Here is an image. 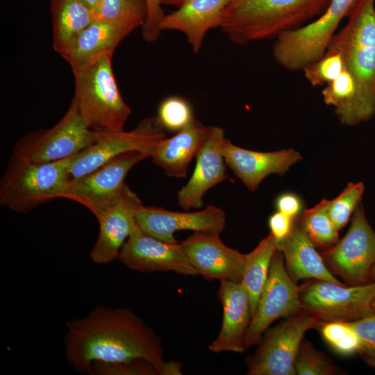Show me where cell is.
<instances>
[{
  "instance_id": "6da1fadb",
  "label": "cell",
  "mask_w": 375,
  "mask_h": 375,
  "mask_svg": "<svg viewBox=\"0 0 375 375\" xmlns=\"http://www.w3.org/2000/svg\"><path fill=\"white\" fill-rule=\"evenodd\" d=\"M64 347L67 362L81 374H92L94 362L145 359L159 374H181V364L165 362L159 336L126 308L97 306L88 316L66 322Z\"/></svg>"
},
{
  "instance_id": "7a4b0ae2",
  "label": "cell",
  "mask_w": 375,
  "mask_h": 375,
  "mask_svg": "<svg viewBox=\"0 0 375 375\" xmlns=\"http://www.w3.org/2000/svg\"><path fill=\"white\" fill-rule=\"evenodd\" d=\"M331 0H231L220 27L231 42L247 44L301 26L319 16Z\"/></svg>"
},
{
  "instance_id": "3957f363",
  "label": "cell",
  "mask_w": 375,
  "mask_h": 375,
  "mask_svg": "<svg viewBox=\"0 0 375 375\" xmlns=\"http://www.w3.org/2000/svg\"><path fill=\"white\" fill-rule=\"evenodd\" d=\"M113 53L100 55L72 68L75 85L72 100L85 122L95 131L123 130L131 112L115 80Z\"/></svg>"
},
{
  "instance_id": "277c9868",
  "label": "cell",
  "mask_w": 375,
  "mask_h": 375,
  "mask_svg": "<svg viewBox=\"0 0 375 375\" xmlns=\"http://www.w3.org/2000/svg\"><path fill=\"white\" fill-rule=\"evenodd\" d=\"M75 156L49 162L11 156L0 181V204L26 213L56 199H65Z\"/></svg>"
},
{
  "instance_id": "5b68a950",
  "label": "cell",
  "mask_w": 375,
  "mask_h": 375,
  "mask_svg": "<svg viewBox=\"0 0 375 375\" xmlns=\"http://www.w3.org/2000/svg\"><path fill=\"white\" fill-rule=\"evenodd\" d=\"M357 0H331L325 11L310 24L277 35L273 55L289 71L303 70L326 52L342 19Z\"/></svg>"
},
{
  "instance_id": "8992f818",
  "label": "cell",
  "mask_w": 375,
  "mask_h": 375,
  "mask_svg": "<svg viewBox=\"0 0 375 375\" xmlns=\"http://www.w3.org/2000/svg\"><path fill=\"white\" fill-rule=\"evenodd\" d=\"M74 100L60 121L50 128L31 131L12 149V157L35 162H49L74 156L97 139Z\"/></svg>"
},
{
  "instance_id": "52a82bcc",
  "label": "cell",
  "mask_w": 375,
  "mask_h": 375,
  "mask_svg": "<svg viewBox=\"0 0 375 375\" xmlns=\"http://www.w3.org/2000/svg\"><path fill=\"white\" fill-rule=\"evenodd\" d=\"M301 311L319 322H352L375 312V281L360 285L310 279L299 286Z\"/></svg>"
},
{
  "instance_id": "ba28073f",
  "label": "cell",
  "mask_w": 375,
  "mask_h": 375,
  "mask_svg": "<svg viewBox=\"0 0 375 375\" xmlns=\"http://www.w3.org/2000/svg\"><path fill=\"white\" fill-rule=\"evenodd\" d=\"M318 319L305 311L267 328L256 351L246 359L249 375H295V360L304 334Z\"/></svg>"
},
{
  "instance_id": "9c48e42d",
  "label": "cell",
  "mask_w": 375,
  "mask_h": 375,
  "mask_svg": "<svg viewBox=\"0 0 375 375\" xmlns=\"http://www.w3.org/2000/svg\"><path fill=\"white\" fill-rule=\"evenodd\" d=\"M322 256L330 271L349 285L370 282V272L375 264V231L361 203L352 215L346 235L322 250Z\"/></svg>"
},
{
  "instance_id": "30bf717a",
  "label": "cell",
  "mask_w": 375,
  "mask_h": 375,
  "mask_svg": "<svg viewBox=\"0 0 375 375\" xmlns=\"http://www.w3.org/2000/svg\"><path fill=\"white\" fill-rule=\"evenodd\" d=\"M156 117L142 119L131 131L97 132L96 140L76 154L71 164L72 178L85 175L102 166L115 157L133 151L150 153L167 138Z\"/></svg>"
},
{
  "instance_id": "8fae6325",
  "label": "cell",
  "mask_w": 375,
  "mask_h": 375,
  "mask_svg": "<svg viewBox=\"0 0 375 375\" xmlns=\"http://www.w3.org/2000/svg\"><path fill=\"white\" fill-rule=\"evenodd\" d=\"M149 157L147 152L128 151L85 175L72 178L65 199L81 203L98 220L122 193L131 169Z\"/></svg>"
},
{
  "instance_id": "7c38bea8",
  "label": "cell",
  "mask_w": 375,
  "mask_h": 375,
  "mask_svg": "<svg viewBox=\"0 0 375 375\" xmlns=\"http://www.w3.org/2000/svg\"><path fill=\"white\" fill-rule=\"evenodd\" d=\"M301 311L298 287L287 272L281 251L274 253L267 282L247 331V349L257 342L270 324Z\"/></svg>"
},
{
  "instance_id": "4fadbf2b",
  "label": "cell",
  "mask_w": 375,
  "mask_h": 375,
  "mask_svg": "<svg viewBox=\"0 0 375 375\" xmlns=\"http://www.w3.org/2000/svg\"><path fill=\"white\" fill-rule=\"evenodd\" d=\"M118 259L128 269L140 272L171 271L185 276L199 275L181 242L160 240L142 231L138 226L122 247Z\"/></svg>"
},
{
  "instance_id": "5bb4252c",
  "label": "cell",
  "mask_w": 375,
  "mask_h": 375,
  "mask_svg": "<svg viewBox=\"0 0 375 375\" xmlns=\"http://www.w3.org/2000/svg\"><path fill=\"white\" fill-rule=\"evenodd\" d=\"M181 243L199 275L208 280L241 282L246 254L227 247L219 233L194 232Z\"/></svg>"
},
{
  "instance_id": "9a60e30c",
  "label": "cell",
  "mask_w": 375,
  "mask_h": 375,
  "mask_svg": "<svg viewBox=\"0 0 375 375\" xmlns=\"http://www.w3.org/2000/svg\"><path fill=\"white\" fill-rule=\"evenodd\" d=\"M138 227L146 233L166 242H177L174 233L181 230L221 233L226 217L222 209L208 205L193 212H174L165 208L142 206L136 216Z\"/></svg>"
},
{
  "instance_id": "2e32d148",
  "label": "cell",
  "mask_w": 375,
  "mask_h": 375,
  "mask_svg": "<svg viewBox=\"0 0 375 375\" xmlns=\"http://www.w3.org/2000/svg\"><path fill=\"white\" fill-rule=\"evenodd\" d=\"M143 206L127 185L117 199L98 219L99 233L90 258L97 264H107L118 258L120 250L137 228L136 216Z\"/></svg>"
},
{
  "instance_id": "e0dca14e",
  "label": "cell",
  "mask_w": 375,
  "mask_h": 375,
  "mask_svg": "<svg viewBox=\"0 0 375 375\" xmlns=\"http://www.w3.org/2000/svg\"><path fill=\"white\" fill-rule=\"evenodd\" d=\"M223 128L210 126L208 138L196 156L194 172L176 194L178 206L185 210L199 209L208 190L227 178L222 145Z\"/></svg>"
},
{
  "instance_id": "ac0fdd59",
  "label": "cell",
  "mask_w": 375,
  "mask_h": 375,
  "mask_svg": "<svg viewBox=\"0 0 375 375\" xmlns=\"http://www.w3.org/2000/svg\"><path fill=\"white\" fill-rule=\"evenodd\" d=\"M222 153L226 165L251 192L270 174L284 175L294 164L302 160L294 149L262 152L246 149L225 138Z\"/></svg>"
},
{
  "instance_id": "d6986e66",
  "label": "cell",
  "mask_w": 375,
  "mask_h": 375,
  "mask_svg": "<svg viewBox=\"0 0 375 375\" xmlns=\"http://www.w3.org/2000/svg\"><path fill=\"white\" fill-rule=\"evenodd\" d=\"M217 296L223 308L222 323L208 349L213 353H242L247 349L244 338L253 317L248 294L240 283L222 281Z\"/></svg>"
},
{
  "instance_id": "ffe728a7",
  "label": "cell",
  "mask_w": 375,
  "mask_h": 375,
  "mask_svg": "<svg viewBox=\"0 0 375 375\" xmlns=\"http://www.w3.org/2000/svg\"><path fill=\"white\" fill-rule=\"evenodd\" d=\"M337 52L342 55L344 66L351 73L356 85L351 102L338 117L341 124L353 126L375 115V48H352Z\"/></svg>"
},
{
  "instance_id": "44dd1931",
  "label": "cell",
  "mask_w": 375,
  "mask_h": 375,
  "mask_svg": "<svg viewBox=\"0 0 375 375\" xmlns=\"http://www.w3.org/2000/svg\"><path fill=\"white\" fill-rule=\"evenodd\" d=\"M231 0H187L176 11L165 15L161 31L184 33L195 53L200 51L206 33L219 26L223 12Z\"/></svg>"
},
{
  "instance_id": "7402d4cb",
  "label": "cell",
  "mask_w": 375,
  "mask_h": 375,
  "mask_svg": "<svg viewBox=\"0 0 375 375\" xmlns=\"http://www.w3.org/2000/svg\"><path fill=\"white\" fill-rule=\"evenodd\" d=\"M210 126L194 118L170 138H165L151 153L152 161L169 177L185 178L190 162L206 142Z\"/></svg>"
},
{
  "instance_id": "603a6c76",
  "label": "cell",
  "mask_w": 375,
  "mask_h": 375,
  "mask_svg": "<svg viewBox=\"0 0 375 375\" xmlns=\"http://www.w3.org/2000/svg\"><path fill=\"white\" fill-rule=\"evenodd\" d=\"M276 243L282 253L287 272L294 283L303 279H318L342 283L328 268L316 247L295 219L290 235Z\"/></svg>"
},
{
  "instance_id": "cb8c5ba5",
  "label": "cell",
  "mask_w": 375,
  "mask_h": 375,
  "mask_svg": "<svg viewBox=\"0 0 375 375\" xmlns=\"http://www.w3.org/2000/svg\"><path fill=\"white\" fill-rule=\"evenodd\" d=\"M134 29L126 24L95 19L61 56L72 68L83 65L100 55L114 53L118 44Z\"/></svg>"
},
{
  "instance_id": "d4e9b609",
  "label": "cell",
  "mask_w": 375,
  "mask_h": 375,
  "mask_svg": "<svg viewBox=\"0 0 375 375\" xmlns=\"http://www.w3.org/2000/svg\"><path fill=\"white\" fill-rule=\"evenodd\" d=\"M52 46L62 56L95 19L94 10L82 0H51Z\"/></svg>"
},
{
  "instance_id": "484cf974",
  "label": "cell",
  "mask_w": 375,
  "mask_h": 375,
  "mask_svg": "<svg viewBox=\"0 0 375 375\" xmlns=\"http://www.w3.org/2000/svg\"><path fill=\"white\" fill-rule=\"evenodd\" d=\"M375 0H357L347 24L336 33L326 51L375 48Z\"/></svg>"
},
{
  "instance_id": "4316f807",
  "label": "cell",
  "mask_w": 375,
  "mask_h": 375,
  "mask_svg": "<svg viewBox=\"0 0 375 375\" xmlns=\"http://www.w3.org/2000/svg\"><path fill=\"white\" fill-rule=\"evenodd\" d=\"M276 249V241L269 233L250 253L246 254L240 283L249 297L253 316L267 282L271 262Z\"/></svg>"
},
{
  "instance_id": "83f0119b",
  "label": "cell",
  "mask_w": 375,
  "mask_h": 375,
  "mask_svg": "<svg viewBox=\"0 0 375 375\" xmlns=\"http://www.w3.org/2000/svg\"><path fill=\"white\" fill-rule=\"evenodd\" d=\"M295 221L313 244L322 250L331 247L339 240V230L328 214L326 199L312 208L302 210Z\"/></svg>"
},
{
  "instance_id": "f1b7e54d",
  "label": "cell",
  "mask_w": 375,
  "mask_h": 375,
  "mask_svg": "<svg viewBox=\"0 0 375 375\" xmlns=\"http://www.w3.org/2000/svg\"><path fill=\"white\" fill-rule=\"evenodd\" d=\"M96 19L142 27L147 17L145 0H99L94 9Z\"/></svg>"
},
{
  "instance_id": "f546056e",
  "label": "cell",
  "mask_w": 375,
  "mask_h": 375,
  "mask_svg": "<svg viewBox=\"0 0 375 375\" xmlns=\"http://www.w3.org/2000/svg\"><path fill=\"white\" fill-rule=\"evenodd\" d=\"M325 342L338 353L351 356L358 353L360 341L349 322H319L316 326Z\"/></svg>"
},
{
  "instance_id": "4dcf8cb0",
  "label": "cell",
  "mask_w": 375,
  "mask_h": 375,
  "mask_svg": "<svg viewBox=\"0 0 375 375\" xmlns=\"http://www.w3.org/2000/svg\"><path fill=\"white\" fill-rule=\"evenodd\" d=\"M364 190L362 182H351L338 197L332 200L326 199L328 214L338 230L348 224L357 206L361 203Z\"/></svg>"
},
{
  "instance_id": "1f68e13d",
  "label": "cell",
  "mask_w": 375,
  "mask_h": 375,
  "mask_svg": "<svg viewBox=\"0 0 375 375\" xmlns=\"http://www.w3.org/2000/svg\"><path fill=\"white\" fill-rule=\"evenodd\" d=\"M296 374L334 375L340 369L322 352L314 348L308 340L303 339L294 363Z\"/></svg>"
},
{
  "instance_id": "d6a6232c",
  "label": "cell",
  "mask_w": 375,
  "mask_h": 375,
  "mask_svg": "<svg viewBox=\"0 0 375 375\" xmlns=\"http://www.w3.org/2000/svg\"><path fill=\"white\" fill-rule=\"evenodd\" d=\"M164 129L178 131L193 119L190 103L179 97H169L159 105L156 116Z\"/></svg>"
},
{
  "instance_id": "836d02e7",
  "label": "cell",
  "mask_w": 375,
  "mask_h": 375,
  "mask_svg": "<svg viewBox=\"0 0 375 375\" xmlns=\"http://www.w3.org/2000/svg\"><path fill=\"white\" fill-rule=\"evenodd\" d=\"M345 68L342 55L326 51L318 60L303 69L306 80L314 87L327 85L335 80Z\"/></svg>"
},
{
  "instance_id": "e575fe53",
  "label": "cell",
  "mask_w": 375,
  "mask_h": 375,
  "mask_svg": "<svg viewBox=\"0 0 375 375\" xmlns=\"http://www.w3.org/2000/svg\"><path fill=\"white\" fill-rule=\"evenodd\" d=\"M355 91L354 78L345 67L335 80L326 85L322 94L324 103L333 106L336 115L339 117L351 102Z\"/></svg>"
},
{
  "instance_id": "d590c367",
  "label": "cell",
  "mask_w": 375,
  "mask_h": 375,
  "mask_svg": "<svg viewBox=\"0 0 375 375\" xmlns=\"http://www.w3.org/2000/svg\"><path fill=\"white\" fill-rule=\"evenodd\" d=\"M91 371L92 375L160 374L154 365L143 358L119 362H94Z\"/></svg>"
},
{
  "instance_id": "8d00e7d4",
  "label": "cell",
  "mask_w": 375,
  "mask_h": 375,
  "mask_svg": "<svg viewBox=\"0 0 375 375\" xmlns=\"http://www.w3.org/2000/svg\"><path fill=\"white\" fill-rule=\"evenodd\" d=\"M349 323L360 338V346L358 353L369 366L375 369V312Z\"/></svg>"
},
{
  "instance_id": "74e56055",
  "label": "cell",
  "mask_w": 375,
  "mask_h": 375,
  "mask_svg": "<svg viewBox=\"0 0 375 375\" xmlns=\"http://www.w3.org/2000/svg\"><path fill=\"white\" fill-rule=\"evenodd\" d=\"M147 17L142 27V37L147 42H155L160 35V24L165 14L160 0H145Z\"/></svg>"
},
{
  "instance_id": "f35d334b",
  "label": "cell",
  "mask_w": 375,
  "mask_h": 375,
  "mask_svg": "<svg viewBox=\"0 0 375 375\" xmlns=\"http://www.w3.org/2000/svg\"><path fill=\"white\" fill-rule=\"evenodd\" d=\"M294 224V219L277 210L268 219L270 234L276 242L284 240L290 235Z\"/></svg>"
},
{
  "instance_id": "ab89813d",
  "label": "cell",
  "mask_w": 375,
  "mask_h": 375,
  "mask_svg": "<svg viewBox=\"0 0 375 375\" xmlns=\"http://www.w3.org/2000/svg\"><path fill=\"white\" fill-rule=\"evenodd\" d=\"M275 206L279 211L295 219L302 212L303 203L295 193L287 192L279 194L276 199Z\"/></svg>"
},
{
  "instance_id": "60d3db41",
  "label": "cell",
  "mask_w": 375,
  "mask_h": 375,
  "mask_svg": "<svg viewBox=\"0 0 375 375\" xmlns=\"http://www.w3.org/2000/svg\"><path fill=\"white\" fill-rule=\"evenodd\" d=\"M187 0H160L161 5H172L176 6H181Z\"/></svg>"
},
{
  "instance_id": "b9f144b4",
  "label": "cell",
  "mask_w": 375,
  "mask_h": 375,
  "mask_svg": "<svg viewBox=\"0 0 375 375\" xmlns=\"http://www.w3.org/2000/svg\"><path fill=\"white\" fill-rule=\"evenodd\" d=\"M88 6L92 8L93 10L97 6L99 0H82Z\"/></svg>"
},
{
  "instance_id": "7bdbcfd3",
  "label": "cell",
  "mask_w": 375,
  "mask_h": 375,
  "mask_svg": "<svg viewBox=\"0 0 375 375\" xmlns=\"http://www.w3.org/2000/svg\"><path fill=\"white\" fill-rule=\"evenodd\" d=\"M369 279L370 281H375V264L370 272Z\"/></svg>"
},
{
  "instance_id": "ee69618b",
  "label": "cell",
  "mask_w": 375,
  "mask_h": 375,
  "mask_svg": "<svg viewBox=\"0 0 375 375\" xmlns=\"http://www.w3.org/2000/svg\"><path fill=\"white\" fill-rule=\"evenodd\" d=\"M373 308H374V310L375 311V300H374V303H373Z\"/></svg>"
}]
</instances>
